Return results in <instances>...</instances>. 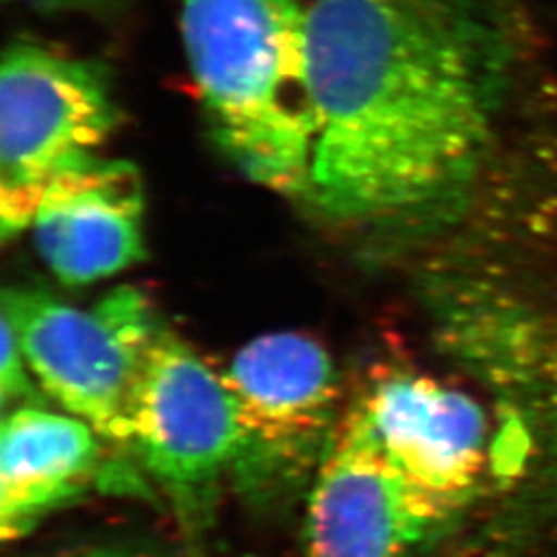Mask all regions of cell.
<instances>
[{
	"mask_svg": "<svg viewBox=\"0 0 557 557\" xmlns=\"http://www.w3.org/2000/svg\"><path fill=\"white\" fill-rule=\"evenodd\" d=\"M308 199L356 227L458 215L512 172L557 168V48L535 0H317Z\"/></svg>",
	"mask_w": 557,
	"mask_h": 557,
	"instance_id": "6da1fadb",
	"label": "cell"
},
{
	"mask_svg": "<svg viewBox=\"0 0 557 557\" xmlns=\"http://www.w3.org/2000/svg\"><path fill=\"white\" fill-rule=\"evenodd\" d=\"M209 131L244 176L306 197L319 135L301 0H182Z\"/></svg>",
	"mask_w": 557,
	"mask_h": 557,
	"instance_id": "7a4b0ae2",
	"label": "cell"
},
{
	"mask_svg": "<svg viewBox=\"0 0 557 557\" xmlns=\"http://www.w3.org/2000/svg\"><path fill=\"white\" fill-rule=\"evenodd\" d=\"M106 69L38 41L11 44L0 64V232L34 225L46 190L98 156L119 126Z\"/></svg>",
	"mask_w": 557,
	"mask_h": 557,
	"instance_id": "3957f363",
	"label": "cell"
},
{
	"mask_svg": "<svg viewBox=\"0 0 557 557\" xmlns=\"http://www.w3.org/2000/svg\"><path fill=\"white\" fill-rule=\"evenodd\" d=\"M2 319L44 393L101 440L128 446L140 368L163 329L149 299L120 287L79 310L36 289H9Z\"/></svg>",
	"mask_w": 557,
	"mask_h": 557,
	"instance_id": "277c9868",
	"label": "cell"
},
{
	"mask_svg": "<svg viewBox=\"0 0 557 557\" xmlns=\"http://www.w3.org/2000/svg\"><path fill=\"white\" fill-rule=\"evenodd\" d=\"M221 376L238 418L232 475L239 485L264 498L314 475L341 421L337 372L326 349L301 333L262 335Z\"/></svg>",
	"mask_w": 557,
	"mask_h": 557,
	"instance_id": "5b68a950",
	"label": "cell"
},
{
	"mask_svg": "<svg viewBox=\"0 0 557 557\" xmlns=\"http://www.w3.org/2000/svg\"><path fill=\"white\" fill-rule=\"evenodd\" d=\"M128 446L186 517L202 515L234 473L238 418L225 380L165 329L140 368Z\"/></svg>",
	"mask_w": 557,
	"mask_h": 557,
	"instance_id": "8992f818",
	"label": "cell"
},
{
	"mask_svg": "<svg viewBox=\"0 0 557 557\" xmlns=\"http://www.w3.org/2000/svg\"><path fill=\"white\" fill-rule=\"evenodd\" d=\"M448 518L398 473L358 400L314 473L304 556L409 557Z\"/></svg>",
	"mask_w": 557,
	"mask_h": 557,
	"instance_id": "52a82bcc",
	"label": "cell"
},
{
	"mask_svg": "<svg viewBox=\"0 0 557 557\" xmlns=\"http://www.w3.org/2000/svg\"><path fill=\"white\" fill-rule=\"evenodd\" d=\"M361 405L398 473L444 512L462 508L485 465L487 428L478 403L430 376L393 372Z\"/></svg>",
	"mask_w": 557,
	"mask_h": 557,
	"instance_id": "ba28073f",
	"label": "cell"
},
{
	"mask_svg": "<svg viewBox=\"0 0 557 557\" xmlns=\"http://www.w3.org/2000/svg\"><path fill=\"white\" fill-rule=\"evenodd\" d=\"M143 221L139 170L96 158L46 190L32 227L50 271L62 283L87 285L145 259Z\"/></svg>",
	"mask_w": 557,
	"mask_h": 557,
	"instance_id": "9c48e42d",
	"label": "cell"
},
{
	"mask_svg": "<svg viewBox=\"0 0 557 557\" xmlns=\"http://www.w3.org/2000/svg\"><path fill=\"white\" fill-rule=\"evenodd\" d=\"M100 436L71 413L36 405L9 411L0 428V535L17 541L96 478Z\"/></svg>",
	"mask_w": 557,
	"mask_h": 557,
	"instance_id": "30bf717a",
	"label": "cell"
},
{
	"mask_svg": "<svg viewBox=\"0 0 557 557\" xmlns=\"http://www.w3.org/2000/svg\"><path fill=\"white\" fill-rule=\"evenodd\" d=\"M29 366L21 351L20 341L13 326L2 319V358H0V397L2 405L9 403L29 405L27 400L36 395V388L29 379ZM20 407V405H17Z\"/></svg>",
	"mask_w": 557,
	"mask_h": 557,
	"instance_id": "8fae6325",
	"label": "cell"
},
{
	"mask_svg": "<svg viewBox=\"0 0 557 557\" xmlns=\"http://www.w3.org/2000/svg\"><path fill=\"white\" fill-rule=\"evenodd\" d=\"M543 413H545V438L557 475V331L549 351L545 356V380H543Z\"/></svg>",
	"mask_w": 557,
	"mask_h": 557,
	"instance_id": "7c38bea8",
	"label": "cell"
},
{
	"mask_svg": "<svg viewBox=\"0 0 557 557\" xmlns=\"http://www.w3.org/2000/svg\"><path fill=\"white\" fill-rule=\"evenodd\" d=\"M69 557H137L133 554H124V552H112V549H98V552H85V554H77V556Z\"/></svg>",
	"mask_w": 557,
	"mask_h": 557,
	"instance_id": "4fadbf2b",
	"label": "cell"
},
{
	"mask_svg": "<svg viewBox=\"0 0 557 557\" xmlns=\"http://www.w3.org/2000/svg\"><path fill=\"white\" fill-rule=\"evenodd\" d=\"M32 2H44V4H91V2H103V0H32Z\"/></svg>",
	"mask_w": 557,
	"mask_h": 557,
	"instance_id": "5bb4252c",
	"label": "cell"
}]
</instances>
